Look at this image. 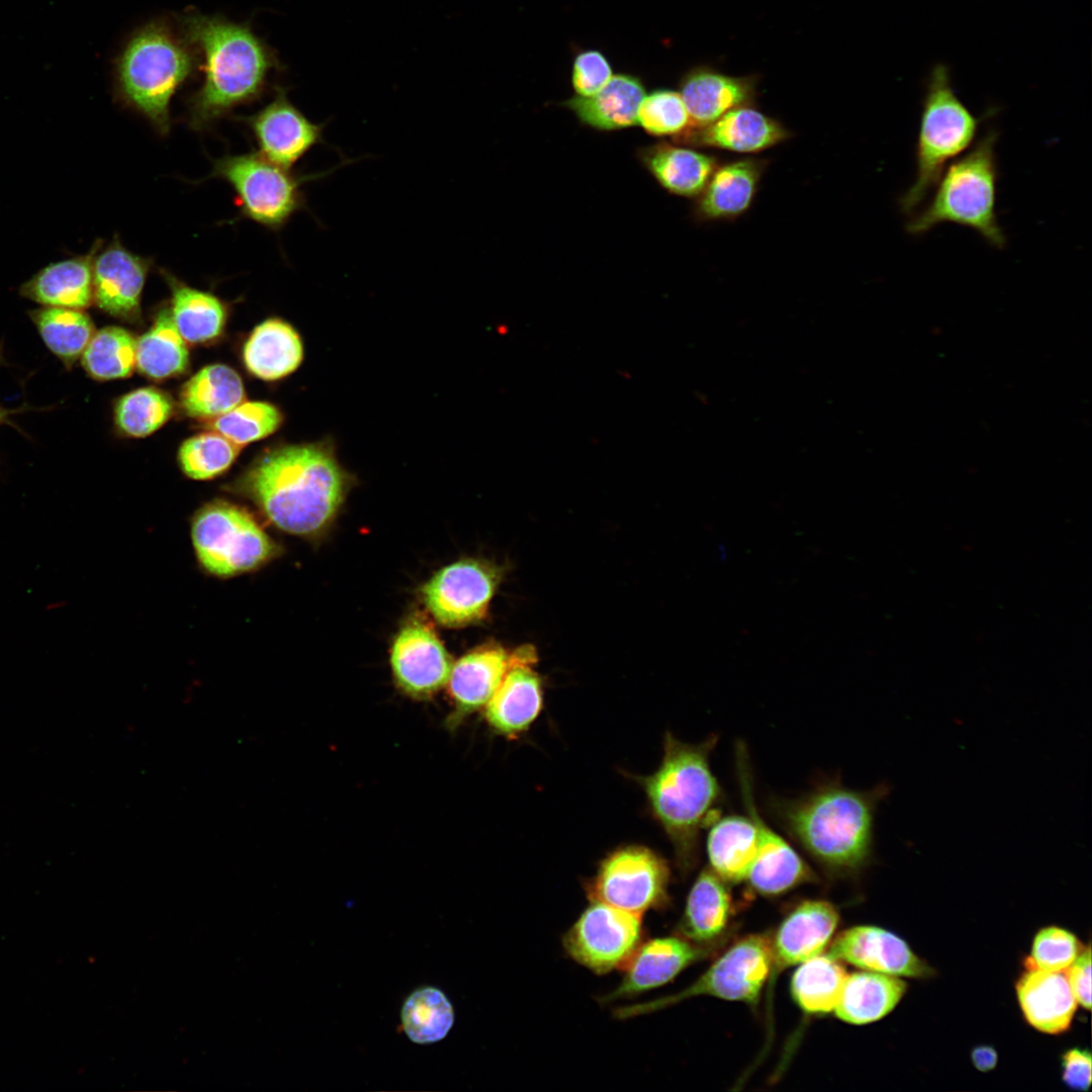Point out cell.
<instances>
[{"mask_svg":"<svg viewBox=\"0 0 1092 1092\" xmlns=\"http://www.w3.org/2000/svg\"><path fill=\"white\" fill-rule=\"evenodd\" d=\"M352 484L331 439L277 446L259 457L237 483L280 530L298 536L321 532Z\"/></svg>","mask_w":1092,"mask_h":1092,"instance_id":"obj_1","label":"cell"},{"mask_svg":"<svg viewBox=\"0 0 1092 1092\" xmlns=\"http://www.w3.org/2000/svg\"><path fill=\"white\" fill-rule=\"evenodd\" d=\"M888 793L884 784L858 791L828 781L798 798L775 799L770 809L784 831L818 864L832 874L851 875L872 859L876 812Z\"/></svg>","mask_w":1092,"mask_h":1092,"instance_id":"obj_2","label":"cell"},{"mask_svg":"<svg viewBox=\"0 0 1092 1092\" xmlns=\"http://www.w3.org/2000/svg\"><path fill=\"white\" fill-rule=\"evenodd\" d=\"M179 21L185 38L202 56L203 82L188 101V122L193 128L208 126L236 106L261 96L279 62L250 24L196 11L183 14Z\"/></svg>","mask_w":1092,"mask_h":1092,"instance_id":"obj_3","label":"cell"},{"mask_svg":"<svg viewBox=\"0 0 1092 1092\" xmlns=\"http://www.w3.org/2000/svg\"><path fill=\"white\" fill-rule=\"evenodd\" d=\"M717 741L718 736L710 735L692 744L667 732L657 769L636 777L682 873L691 871L699 858L701 832L720 816L718 806L723 793L710 764Z\"/></svg>","mask_w":1092,"mask_h":1092,"instance_id":"obj_4","label":"cell"},{"mask_svg":"<svg viewBox=\"0 0 1092 1092\" xmlns=\"http://www.w3.org/2000/svg\"><path fill=\"white\" fill-rule=\"evenodd\" d=\"M198 57L181 30L166 19H153L129 35L114 60L115 95L166 134L171 100L192 76Z\"/></svg>","mask_w":1092,"mask_h":1092,"instance_id":"obj_5","label":"cell"},{"mask_svg":"<svg viewBox=\"0 0 1092 1092\" xmlns=\"http://www.w3.org/2000/svg\"><path fill=\"white\" fill-rule=\"evenodd\" d=\"M997 138L994 129L988 130L971 151L942 172L930 201L910 216L908 234L920 236L938 224L951 222L974 230L994 248L1005 247L1006 238L996 213Z\"/></svg>","mask_w":1092,"mask_h":1092,"instance_id":"obj_6","label":"cell"},{"mask_svg":"<svg viewBox=\"0 0 1092 1092\" xmlns=\"http://www.w3.org/2000/svg\"><path fill=\"white\" fill-rule=\"evenodd\" d=\"M981 120L958 96L949 67L935 64L924 85L915 147V179L899 199L901 212L911 216L918 210L945 165L973 144Z\"/></svg>","mask_w":1092,"mask_h":1092,"instance_id":"obj_7","label":"cell"},{"mask_svg":"<svg viewBox=\"0 0 1092 1092\" xmlns=\"http://www.w3.org/2000/svg\"><path fill=\"white\" fill-rule=\"evenodd\" d=\"M191 538L201 566L224 578L259 569L278 551L247 510L223 500L207 504L195 514Z\"/></svg>","mask_w":1092,"mask_h":1092,"instance_id":"obj_8","label":"cell"},{"mask_svg":"<svg viewBox=\"0 0 1092 1092\" xmlns=\"http://www.w3.org/2000/svg\"><path fill=\"white\" fill-rule=\"evenodd\" d=\"M331 170L294 174L260 153L226 155L213 163L211 176L225 180L237 193L244 216L273 231L282 229L306 208L302 185Z\"/></svg>","mask_w":1092,"mask_h":1092,"instance_id":"obj_9","label":"cell"},{"mask_svg":"<svg viewBox=\"0 0 1092 1092\" xmlns=\"http://www.w3.org/2000/svg\"><path fill=\"white\" fill-rule=\"evenodd\" d=\"M771 967V940L753 934L734 943L697 981L681 991L615 1010L619 1019L656 1012L697 996L756 1004Z\"/></svg>","mask_w":1092,"mask_h":1092,"instance_id":"obj_10","label":"cell"},{"mask_svg":"<svg viewBox=\"0 0 1092 1092\" xmlns=\"http://www.w3.org/2000/svg\"><path fill=\"white\" fill-rule=\"evenodd\" d=\"M670 870L656 851L627 844L609 852L594 877L584 883L589 901L642 915L668 901Z\"/></svg>","mask_w":1092,"mask_h":1092,"instance_id":"obj_11","label":"cell"},{"mask_svg":"<svg viewBox=\"0 0 1092 1092\" xmlns=\"http://www.w3.org/2000/svg\"><path fill=\"white\" fill-rule=\"evenodd\" d=\"M641 916L589 901L564 933L563 947L573 961L598 975L621 969L642 942Z\"/></svg>","mask_w":1092,"mask_h":1092,"instance_id":"obj_12","label":"cell"},{"mask_svg":"<svg viewBox=\"0 0 1092 1092\" xmlns=\"http://www.w3.org/2000/svg\"><path fill=\"white\" fill-rule=\"evenodd\" d=\"M746 752L744 744L738 743L736 762L741 795L747 815L758 832V853L746 881L755 892L776 896L815 880V875L794 847L759 814Z\"/></svg>","mask_w":1092,"mask_h":1092,"instance_id":"obj_13","label":"cell"},{"mask_svg":"<svg viewBox=\"0 0 1092 1092\" xmlns=\"http://www.w3.org/2000/svg\"><path fill=\"white\" fill-rule=\"evenodd\" d=\"M500 580V571L466 559L437 572L423 588L425 604L442 625L463 626L481 620Z\"/></svg>","mask_w":1092,"mask_h":1092,"instance_id":"obj_14","label":"cell"},{"mask_svg":"<svg viewBox=\"0 0 1092 1092\" xmlns=\"http://www.w3.org/2000/svg\"><path fill=\"white\" fill-rule=\"evenodd\" d=\"M536 662L533 646L524 645L512 651L511 664L483 709L487 725L496 734L517 738L540 716L544 695L542 678L534 669Z\"/></svg>","mask_w":1092,"mask_h":1092,"instance_id":"obj_15","label":"cell"},{"mask_svg":"<svg viewBox=\"0 0 1092 1092\" xmlns=\"http://www.w3.org/2000/svg\"><path fill=\"white\" fill-rule=\"evenodd\" d=\"M246 122L270 162L290 169L310 150L325 144L324 123L309 120L288 99L286 90L276 88L274 98Z\"/></svg>","mask_w":1092,"mask_h":1092,"instance_id":"obj_16","label":"cell"},{"mask_svg":"<svg viewBox=\"0 0 1092 1092\" xmlns=\"http://www.w3.org/2000/svg\"><path fill=\"white\" fill-rule=\"evenodd\" d=\"M101 246L93 258L94 302L114 317L134 320L152 260L128 251L117 236Z\"/></svg>","mask_w":1092,"mask_h":1092,"instance_id":"obj_17","label":"cell"},{"mask_svg":"<svg viewBox=\"0 0 1092 1092\" xmlns=\"http://www.w3.org/2000/svg\"><path fill=\"white\" fill-rule=\"evenodd\" d=\"M390 662L397 686L406 695L420 699L446 686L452 668L449 654L435 632L417 621L398 633Z\"/></svg>","mask_w":1092,"mask_h":1092,"instance_id":"obj_18","label":"cell"},{"mask_svg":"<svg viewBox=\"0 0 1092 1092\" xmlns=\"http://www.w3.org/2000/svg\"><path fill=\"white\" fill-rule=\"evenodd\" d=\"M828 954L864 971L896 977L920 979L934 974L901 937L873 925L845 929L832 941Z\"/></svg>","mask_w":1092,"mask_h":1092,"instance_id":"obj_19","label":"cell"},{"mask_svg":"<svg viewBox=\"0 0 1092 1092\" xmlns=\"http://www.w3.org/2000/svg\"><path fill=\"white\" fill-rule=\"evenodd\" d=\"M792 135L780 120L748 105L732 109L705 126L689 127L672 141L689 147L756 154L786 142Z\"/></svg>","mask_w":1092,"mask_h":1092,"instance_id":"obj_20","label":"cell"},{"mask_svg":"<svg viewBox=\"0 0 1092 1092\" xmlns=\"http://www.w3.org/2000/svg\"><path fill=\"white\" fill-rule=\"evenodd\" d=\"M701 944L684 937L666 936L641 942L625 964L620 984L599 1001L608 1004L660 987L693 963L705 957Z\"/></svg>","mask_w":1092,"mask_h":1092,"instance_id":"obj_21","label":"cell"},{"mask_svg":"<svg viewBox=\"0 0 1092 1092\" xmlns=\"http://www.w3.org/2000/svg\"><path fill=\"white\" fill-rule=\"evenodd\" d=\"M838 921L836 908L827 901L808 900L798 905L781 923L771 941L767 981L772 984L782 971L822 953Z\"/></svg>","mask_w":1092,"mask_h":1092,"instance_id":"obj_22","label":"cell"},{"mask_svg":"<svg viewBox=\"0 0 1092 1092\" xmlns=\"http://www.w3.org/2000/svg\"><path fill=\"white\" fill-rule=\"evenodd\" d=\"M678 92L690 117V127H701L732 109L753 105L757 79L754 76L733 77L708 66H699L682 76Z\"/></svg>","mask_w":1092,"mask_h":1092,"instance_id":"obj_23","label":"cell"},{"mask_svg":"<svg viewBox=\"0 0 1092 1092\" xmlns=\"http://www.w3.org/2000/svg\"><path fill=\"white\" fill-rule=\"evenodd\" d=\"M768 160L743 158L719 164L707 185L696 197L693 215L696 220H734L753 203Z\"/></svg>","mask_w":1092,"mask_h":1092,"instance_id":"obj_24","label":"cell"},{"mask_svg":"<svg viewBox=\"0 0 1092 1092\" xmlns=\"http://www.w3.org/2000/svg\"><path fill=\"white\" fill-rule=\"evenodd\" d=\"M1016 994L1026 1021L1035 1029L1059 1034L1070 1027L1078 1002L1066 972L1025 969Z\"/></svg>","mask_w":1092,"mask_h":1092,"instance_id":"obj_25","label":"cell"},{"mask_svg":"<svg viewBox=\"0 0 1092 1092\" xmlns=\"http://www.w3.org/2000/svg\"><path fill=\"white\" fill-rule=\"evenodd\" d=\"M511 658L512 651L486 645L453 664L447 685L454 704V720L484 709L507 672Z\"/></svg>","mask_w":1092,"mask_h":1092,"instance_id":"obj_26","label":"cell"},{"mask_svg":"<svg viewBox=\"0 0 1092 1092\" xmlns=\"http://www.w3.org/2000/svg\"><path fill=\"white\" fill-rule=\"evenodd\" d=\"M101 242L87 254L49 264L19 288V293L43 306L83 309L94 302L93 258Z\"/></svg>","mask_w":1092,"mask_h":1092,"instance_id":"obj_27","label":"cell"},{"mask_svg":"<svg viewBox=\"0 0 1092 1092\" xmlns=\"http://www.w3.org/2000/svg\"><path fill=\"white\" fill-rule=\"evenodd\" d=\"M638 158L662 188L688 198L700 195L719 165L716 156L667 142L640 148Z\"/></svg>","mask_w":1092,"mask_h":1092,"instance_id":"obj_28","label":"cell"},{"mask_svg":"<svg viewBox=\"0 0 1092 1092\" xmlns=\"http://www.w3.org/2000/svg\"><path fill=\"white\" fill-rule=\"evenodd\" d=\"M304 358V345L288 322L271 317L257 326L244 345L243 359L250 373L276 381L296 371Z\"/></svg>","mask_w":1092,"mask_h":1092,"instance_id":"obj_29","label":"cell"},{"mask_svg":"<svg viewBox=\"0 0 1092 1092\" xmlns=\"http://www.w3.org/2000/svg\"><path fill=\"white\" fill-rule=\"evenodd\" d=\"M645 96L642 82L629 74H617L596 94L573 96L564 102L578 120L604 131L637 124L638 110Z\"/></svg>","mask_w":1092,"mask_h":1092,"instance_id":"obj_30","label":"cell"},{"mask_svg":"<svg viewBox=\"0 0 1092 1092\" xmlns=\"http://www.w3.org/2000/svg\"><path fill=\"white\" fill-rule=\"evenodd\" d=\"M708 828L710 869L726 883L746 881L758 853L754 821L748 815H720Z\"/></svg>","mask_w":1092,"mask_h":1092,"instance_id":"obj_31","label":"cell"},{"mask_svg":"<svg viewBox=\"0 0 1092 1092\" xmlns=\"http://www.w3.org/2000/svg\"><path fill=\"white\" fill-rule=\"evenodd\" d=\"M907 984L899 977L862 971L846 976L836 1016L850 1024H868L888 1015L901 1001Z\"/></svg>","mask_w":1092,"mask_h":1092,"instance_id":"obj_32","label":"cell"},{"mask_svg":"<svg viewBox=\"0 0 1092 1092\" xmlns=\"http://www.w3.org/2000/svg\"><path fill=\"white\" fill-rule=\"evenodd\" d=\"M726 884L710 868L699 874L678 925L681 937L703 944L725 930L731 911V896Z\"/></svg>","mask_w":1092,"mask_h":1092,"instance_id":"obj_33","label":"cell"},{"mask_svg":"<svg viewBox=\"0 0 1092 1092\" xmlns=\"http://www.w3.org/2000/svg\"><path fill=\"white\" fill-rule=\"evenodd\" d=\"M163 275L172 291L171 315L186 343L201 344L217 338L224 327L226 309L212 293L179 281L169 272Z\"/></svg>","mask_w":1092,"mask_h":1092,"instance_id":"obj_34","label":"cell"},{"mask_svg":"<svg viewBox=\"0 0 1092 1092\" xmlns=\"http://www.w3.org/2000/svg\"><path fill=\"white\" fill-rule=\"evenodd\" d=\"M245 399L241 376L223 364L203 367L182 387L180 402L184 412L196 419H215Z\"/></svg>","mask_w":1092,"mask_h":1092,"instance_id":"obj_35","label":"cell"},{"mask_svg":"<svg viewBox=\"0 0 1092 1092\" xmlns=\"http://www.w3.org/2000/svg\"><path fill=\"white\" fill-rule=\"evenodd\" d=\"M188 365L186 341L170 310L163 308L150 330L136 341V367L144 375L162 380L183 373Z\"/></svg>","mask_w":1092,"mask_h":1092,"instance_id":"obj_36","label":"cell"},{"mask_svg":"<svg viewBox=\"0 0 1092 1092\" xmlns=\"http://www.w3.org/2000/svg\"><path fill=\"white\" fill-rule=\"evenodd\" d=\"M846 972L840 961L830 954H818L800 964L791 982L797 1005L809 1014H825L835 1009Z\"/></svg>","mask_w":1092,"mask_h":1092,"instance_id":"obj_37","label":"cell"},{"mask_svg":"<svg viewBox=\"0 0 1092 1092\" xmlns=\"http://www.w3.org/2000/svg\"><path fill=\"white\" fill-rule=\"evenodd\" d=\"M29 316L47 347L70 366L83 354L94 335V325L82 309L43 306Z\"/></svg>","mask_w":1092,"mask_h":1092,"instance_id":"obj_38","label":"cell"},{"mask_svg":"<svg viewBox=\"0 0 1092 1092\" xmlns=\"http://www.w3.org/2000/svg\"><path fill=\"white\" fill-rule=\"evenodd\" d=\"M82 364L96 380L126 378L136 366V340L123 328H102L94 333L83 352Z\"/></svg>","mask_w":1092,"mask_h":1092,"instance_id":"obj_39","label":"cell"},{"mask_svg":"<svg viewBox=\"0 0 1092 1092\" xmlns=\"http://www.w3.org/2000/svg\"><path fill=\"white\" fill-rule=\"evenodd\" d=\"M401 1023L407 1037L420 1044L443 1039L454 1023V1011L447 996L435 987L415 990L401 1008Z\"/></svg>","mask_w":1092,"mask_h":1092,"instance_id":"obj_40","label":"cell"},{"mask_svg":"<svg viewBox=\"0 0 1092 1092\" xmlns=\"http://www.w3.org/2000/svg\"><path fill=\"white\" fill-rule=\"evenodd\" d=\"M173 411V400L166 392L155 387H142L117 400L114 421L124 435L142 438L160 429Z\"/></svg>","mask_w":1092,"mask_h":1092,"instance_id":"obj_41","label":"cell"},{"mask_svg":"<svg viewBox=\"0 0 1092 1092\" xmlns=\"http://www.w3.org/2000/svg\"><path fill=\"white\" fill-rule=\"evenodd\" d=\"M240 451V445L221 434L215 431L205 432L182 443L178 451V461L188 477L205 480L228 470Z\"/></svg>","mask_w":1092,"mask_h":1092,"instance_id":"obj_42","label":"cell"},{"mask_svg":"<svg viewBox=\"0 0 1092 1092\" xmlns=\"http://www.w3.org/2000/svg\"><path fill=\"white\" fill-rule=\"evenodd\" d=\"M283 423V414L267 401H243L213 419V431L242 446L275 433Z\"/></svg>","mask_w":1092,"mask_h":1092,"instance_id":"obj_43","label":"cell"},{"mask_svg":"<svg viewBox=\"0 0 1092 1092\" xmlns=\"http://www.w3.org/2000/svg\"><path fill=\"white\" fill-rule=\"evenodd\" d=\"M637 123L650 135L672 140L691 125L679 92L670 89H656L644 96Z\"/></svg>","mask_w":1092,"mask_h":1092,"instance_id":"obj_44","label":"cell"},{"mask_svg":"<svg viewBox=\"0 0 1092 1092\" xmlns=\"http://www.w3.org/2000/svg\"><path fill=\"white\" fill-rule=\"evenodd\" d=\"M1083 948L1080 940L1071 931L1059 926H1048L1035 934L1030 954L1024 961V967L1050 972H1066Z\"/></svg>","mask_w":1092,"mask_h":1092,"instance_id":"obj_45","label":"cell"},{"mask_svg":"<svg viewBox=\"0 0 1092 1092\" xmlns=\"http://www.w3.org/2000/svg\"><path fill=\"white\" fill-rule=\"evenodd\" d=\"M612 73L608 60L601 52L584 51L574 59L571 84L577 96L589 97L610 81Z\"/></svg>","mask_w":1092,"mask_h":1092,"instance_id":"obj_46","label":"cell"},{"mask_svg":"<svg viewBox=\"0 0 1092 1092\" xmlns=\"http://www.w3.org/2000/svg\"><path fill=\"white\" fill-rule=\"evenodd\" d=\"M1064 1083L1076 1091H1087L1092 1080L1091 1054L1079 1048L1068 1050L1062 1056Z\"/></svg>","mask_w":1092,"mask_h":1092,"instance_id":"obj_47","label":"cell"},{"mask_svg":"<svg viewBox=\"0 0 1092 1092\" xmlns=\"http://www.w3.org/2000/svg\"><path fill=\"white\" fill-rule=\"evenodd\" d=\"M1073 994L1082 1007L1091 1009V949L1083 948L1074 963L1066 970Z\"/></svg>","mask_w":1092,"mask_h":1092,"instance_id":"obj_48","label":"cell"},{"mask_svg":"<svg viewBox=\"0 0 1092 1092\" xmlns=\"http://www.w3.org/2000/svg\"><path fill=\"white\" fill-rule=\"evenodd\" d=\"M972 1063L981 1072H989L995 1069L998 1063V1054L990 1045H977L971 1053Z\"/></svg>","mask_w":1092,"mask_h":1092,"instance_id":"obj_49","label":"cell"},{"mask_svg":"<svg viewBox=\"0 0 1092 1092\" xmlns=\"http://www.w3.org/2000/svg\"><path fill=\"white\" fill-rule=\"evenodd\" d=\"M4 415H5V412L0 407V422L2 421Z\"/></svg>","mask_w":1092,"mask_h":1092,"instance_id":"obj_50","label":"cell"}]
</instances>
